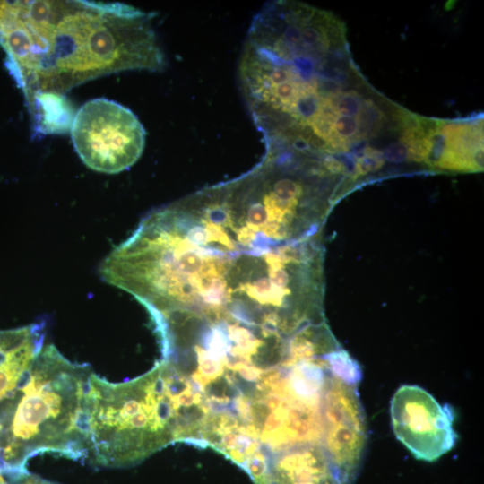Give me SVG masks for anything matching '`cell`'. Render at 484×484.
<instances>
[{
	"instance_id": "8",
	"label": "cell",
	"mask_w": 484,
	"mask_h": 484,
	"mask_svg": "<svg viewBox=\"0 0 484 484\" xmlns=\"http://www.w3.org/2000/svg\"><path fill=\"white\" fill-rule=\"evenodd\" d=\"M276 484H341L320 444L297 445L279 453Z\"/></svg>"
},
{
	"instance_id": "7",
	"label": "cell",
	"mask_w": 484,
	"mask_h": 484,
	"mask_svg": "<svg viewBox=\"0 0 484 484\" xmlns=\"http://www.w3.org/2000/svg\"><path fill=\"white\" fill-rule=\"evenodd\" d=\"M390 411L396 437L417 459L435 461L454 445L457 436L451 411L423 388L410 385L399 387Z\"/></svg>"
},
{
	"instance_id": "1",
	"label": "cell",
	"mask_w": 484,
	"mask_h": 484,
	"mask_svg": "<svg viewBox=\"0 0 484 484\" xmlns=\"http://www.w3.org/2000/svg\"><path fill=\"white\" fill-rule=\"evenodd\" d=\"M152 16L119 3L0 1V43L29 102L110 73L162 71Z\"/></svg>"
},
{
	"instance_id": "11",
	"label": "cell",
	"mask_w": 484,
	"mask_h": 484,
	"mask_svg": "<svg viewBox=\"0 0 484 484\" xmlns=\"http://www.w3.org/2000/svg\"><path fill=\"white\" fill-rule=\"evenodd\" d=\"M227 413H228V412H227ZM226 416H227V415H226ZM225 418H226V417H225ZM223 421H224V420H223ZM222 423H223V422H222ZM221 426H222V424H221ZM221 426H220V428H221ZM219 431H220V430H219ZM218 433H219V432H218ZM217 435H218V434H217Z\"/></svg>"
},
{
	"instance_id": "9",
	"label": "cell",
	"mask_w": 484,
	"mask_h": 484,
	"mask_svg": "<svg viewBox=\"0 0 484 484\" xmlns=\"http://www.w3.org/2000/svg\"><path fill=\"white\" fill-rule=\"evenodd\" d=\"M333 99L338 116L355 117L362 109L360 98L355 91H348L337 96L333 95Z\"/></svg>"
},
{
	"instance_id": "10",
	"label": "cell",
	"mask_w": 484,
	"mask_h": 484,
	"mask_svg": "<svg viewBox=\"0 0 484 484\" xmlns=\"http://www.w3.org/2000/svg\"><path fill=\"white\" fill-rule=\"evenodd\" d=\"M409 157L407 146L402 141L391 143L385 151V158L392 163H400Z\"/></svg>"
},
{
	"instance_id": "5",
	"label": "cell",
	"mask_w": 484,
	"mask_h": 484,
	"mask_svg": "<svg viewBox=\"0 0 484 484\" xmlns=\"http://www.w3.org/2000/svg\"><path fill=\"white\" fill-rule=\"evenodd\" d=\"M71 137L83 163L108 174L133 166L145 145V130L134 113L105 98L91 99L79 108Z\"/></svg>"
},
{
	"instance_id": "3",
	"label": "cell",
	"mask_w": 484,
	"mask_h": 484,
	"mask_svg": "<svg viewBox=\"0 0 484 484\" xmlns=\"http://www.w3.org/2000/svg\"><path fill=\"white\" fill-rule=\"evenodd\" d=\"M91 380L86 450L91 464H135L188 437L184 383L166 360L128 382L109 383L93 372Z\"/></svg>"
},
{
	"instance_id": "4",
	"label": "cell",
	"mask_w": 484,
	"mask_h": 484,
	"mask_svg": "<svg viewBox=\"0 0 484 484\" xmlns=\"http://www.w3.org/2000/svg\"><path fill=\"white\" fill-rule=\"evenodd\" d=\"M92 372L87 365L65 359L53 344L42 347L32 364L19 376L22 393L16 407L5 410L0 432V459L7 467L26 468L41 453L85 459L78 424L87 405Z\"/></svg>"
},
{
	"instance_id": "2",
	"label": "cell",
	"mask_w": 484,
	"mask_h": 484,
	"mask_svg": "<svg viewBox=\"0 0 484 484\" xmlns=\"http://www.w3.org/2000/svg\"><path fill=\"white\" fill-rule=\"evenodd\" d=\"M318 178L265 151L242 176L176 203L204 245L222 252L269 250L318 235L329 209Z\"/></svg>"
},
{
	"instance_id": "6",
	"label": "cell",
	"mask_w": 484,
	"mask_h": 484,
	"mask_svg": "<svg viewBox=\"0 0 484 484\" xmlns=\"http://www.w3.org/2000/svg\"><path fill=\"white\" fill-rule=\"evenodd\" d=\"M356 382L330 370L323 393L321 445L341 484H351L366 445V426Z\"/></svg>"
}]
</instances>
